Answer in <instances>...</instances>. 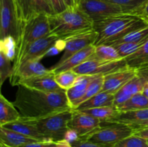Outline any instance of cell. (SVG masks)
Wrapping results in <instances>:
<instances>
[{"label":"cell","mask_w":148,"mask_h":147,"mask_svg":"<svg viewBox=\"0 0 148 147\" xmlns=\"http://www.w3.org/2000/svg\"><path fill=\"white\" fill-rule=\"evenodd\" d=\"M17 90L13 104L21 116L37 120L69 110H73L69 104L66 90L49 92L17 84Z\"/></svg>","instance_id":"1"},{"label":"cell","mask_w":148,"mask_h":147,"mask_svg":"<svg viewBox=\"0 0 148 147\" xmlns=\"http://www.w3.org/2000/svg\"><path fill=\"white\" fill-rule=\"evenodd\" d=\"M148 26V22L142 16L119 14L94 21L92 28L97 33L94 46L110 45L132 32Z\"/></svg>","instance_id":"2"},{"label":"cell","mask_w":148,"mask_h":147,"mask_svg":"<svg viewBox=\"0 0 148 147\" xmlns=\"http://www.w3.org/2000/svg\"><path fill=\"white\" fill-rule=\"evenodd\" d=\"M50 33L64 39L68 36L92 29V20L82 12L67 8L63 12L49 16Z\"/></svg>","instance_id":"3"},{"label":"cell","mask_w":148,"mask_h":147,"mask_svg":"<svg viewBox=\"0 0 148 147\" xmlns=\"http://www.w3.org/2000/svg\"><path fill=\"white\" fill-rule=\"evenodd\" d=\"M72 113L73 110H69L40 119L30 120L45 138L50 141H59L64 139L65 134L69 128Z\"/></svg>","instance_id":"4"},{"label":"cell","mask_w":148,"mask_h":147,"mask_svg":"<svg viewBox=\"0 0 148 147\" xmlns=\"http://www.w3.org/2000/svg\"><path fill=\"white\" fill-rule=\"evenodd\" d=\"M49 16L46 14H39L27 21L23 22L14 62L20 59L27 46L50 33Z\"/></svg>","instance_id":"5"},{"label":"cell","mask_w":148,"mask_h":147,"mask_svg":"<svg viewBox=\"0 0 148 147\" xmlns=\"http://www.w3.org/2000/svg\"><path fill=\"white\" fill-rule=\"evenodd\" d=\"M135 133L129 125L116 122H101L99 128L82 138L91 142L113 146L121 140Z\"/></svg>","instance_id":"6"},{"label":"cell","mask_w":148,"mask_h":147,"mask_svg":"<svg viewBox=\"0 0 148 147\" xmlns=\"http://www.w3.org/2000/svg\"><path fill=\"white\" fill-rule=\"evenodd\" d=\"M23 25L15 0H0V39L12 36L18 43Z\"/></svg>","instance_id":"7"},{"label":"cell","mask_w":148,"mask_h":147,"mask_svg":"<svg viewBox=\"0 0 148 147\" xmlns=\"http://www.w3.org/2000/svg\"><path fill=\"white\" fill-rule=\"evenodd\" d=\"M128 67L125 59L121 60L105 61L90 58L72 70L78 75L106 76L111 73Z\"/></svg>","instance_id":"8"},{"label":"cell","mask_w":148,"mask_h":147,"mask_svg":"<svg viewBox=\"0 0 148 147\" xmlns=\"http://www.w3.org/2000/svg\"><path fill=\"white\" fill-rule=\"evenodd\" d=\"M96 39L97 33L93 28L64 38L66 43V46L64 50V51L63 55L60 58V59L51 67L50 70H53L60 66L62 63H63L65 61L67 60L75 53L80 51L81 50L90 45L95 44Z\"/></svg>","instance_id":"9"},{"label":"cell","mask_w":148,"mask_h":147,"mask_svg":"<svg viewBox=\"0 0 148 147\" xmlns=\"http://www.w3.org/2000/svg\"><path fill=\"white\" fill-rule=\"evenodd\" d=\"M77 7L92 22L108 16L124 13L119 6L111 4L106 0H77Z\"/></svg>","instance_id":"10"},{"label":"cell","mask_w":148,"mask_h":147,"mask_svg":"<svg viewBox=\"0 0 148 147\" xmlns=\"http://www.w3.org/2000/svg\"><path fill=\"white\" fill-rule=\"evenodd\" d=\"M59 37L49 33L47 35L36 40L27 46L17 61L14 62V71L23 63L30 61H40L46 56L47 52L55 45Z\"/></svg>","instance_id":"11"},{"label":"cell","mask_w":148,"mask_h":147,"mask_svg":"<svg viewBox=\"0 0 148 147\" xmlns=\"http://www.w3.org/2000/svg\"><path fill=\"white\" fill-rule=\"evenodd\" d=\"M15 2L23 22L39 14H55L48 0H15Z\"/></svg>","instance_id":"12"},{"label":"cell","mask_w":148,"mask_h":147,"mask_svg":"<svg viewBox=\"0 0 148 147\" xmlns=\"http://www.w3.org/2000/svg\"><path fill=\"white\" fill-rule=\"evenodd\" d=\"M101 125L100 120L82 111L73 110L69 127L77 133L79 138H83L98 129Z\"/></svg>","instance_id":"13"},{"label":"cell","mask_w":148,"mask_h":147,"mask_svg":"<svg viewBox=\"0 0 148 147\" xmlns=\"http://www.w3.org/2000/svg\"><path fill=\"white\" fill-rule=\"evenodd\" d=\"M137 69L127 67L104 76L102 92L115 95L132 79L137 76Z\"/></svg>","instance_id":"14"},{"label":"cell","mask_w":148,"mask_h":147,"mask_svg":"<svg viewBox=\"0 0 148 147\" xmlns=\"http://www.w3.org/2000/svg\"><path fill=\"white\" fill-rule=\"evenodd\" d=\"M51 72L50 69H48L42 64L40 61H30L20 65L14 72L11 79V84L12 86L17 85L22 80L41 76Z\"/></svg>","instance_id":"15"},{"label":"cell","mask_w":148,"mask_h":147,"mask_svg":"<svg viewBox=\"0 0 148 147\" xmlns=\"http://www.w3.org/2000/svg\"><path fill=\"white\" fill-rule=\"evenodd\" d=\"M146 79L137 73V76L127 82L114 95V105L120 106L133 95L142 93L146 86Z\"/></svg>","instance_id":"16"},{"label":"cell","mask_w":148,"mask_h":147,"mask_svg":"<svg viewBox=\"0 0 148 147\" xmlns=\"http://www.w3.org/2000/svg\"><path fill=\"white\" fill-rule=\"evenodd\" d=\"M17 84H23L27 87L49 92H59L65 91L55 81V74L52 71L46 74L34 76L22 80Z\"/></svg>","instance_id":"17"},{"label":"cell","mask_w":148,"mask_h":147,"mask_svg":"<svg viewBox=\"0 0 148 147\" xmlns=\"http://www.w3.org/2000/svg\"><path fill=\"white\" fill-rule=\"evenodd\" d=\"M97 76L92 75H79L74 86L66 90V97L72 109L75 110L79 106V102L85 96L89 85Z\"/></svg>","instance_id":"18"},{"label":"cell","mask_w":148,"mask_h":147,"mask_svg":"<svg viewBox=\"0 0 148 147\" xmlns=\"http://www.w3.org/2000/svg\"><path fill=\"white\" fill-rule=\"evenodd\" d=\"M0 126L7 128V129L14 131L15 132L20 133L27 135V136L31 137V138L37 139L40 141H50V140H48L47 138H45L39 132L36 125L33 123L31 120L28 119V118H23L22 116L17 120L4 124V125H0Z\"/></svg>","instance_id":"19"},{"label":"cell","mask_w":148,"mask_h":147,"mask_svg":"<svg viewBox=\"0 0 148 147\" xmlns=\"http://www.w3.org/2000/svg\"><path fill=\"white\" fill-rule=\"evenodd\" d=\"M95 50V46L94 45H90V46L81 50L80 51L72 55L71 57H69L67 60L65 61L60 66L51 71H52L55 74H59L62 71L72 70L75 67L82 64V63L86 61L88 59H89L94 53Z\"/></svg>","instance_id":"20"},{"label":"cell","mask_w":148,"mask_h":147,"mask_svg":"<svg viewBox=\"0 0 148 147\" xmlns=\"http://www.w3.org/2000/svg\"><path fill=\"white\" fill-rule=\"evenodd\" d=\"M40 141L12 130L0 126V143L9 147H20L30 143Z\"/></svg>","instance_id":"21"},{"label":"cell","mask_w":148,"mask_h":147,"mask_svg":"<svg viewBox=\"0 0 148 147\" xmlns=\"http://www.w3.org/2000/svg\"><path fill=\"white\" fill-rule=\"evenodd\" d=\"M114 105V95L106 92H101L86 101L82 102L77 108V110L92 109V108L108 107Z\"/></svg>","instance_id":"22"},{"label":"cell","mask_w":148,"mask_h":147,"mask_svg":"<svg viewBox=\"0 0 148 147\" xmlns=\"http://www.w3.org/2000/svg\"><path fill=\"white\" fill-rule=\"evenodd\" d=\"M21 118V115L16 109L13 102L7 100L1 94L0 95V125L14 122Z\"/></svg>","instance_id":"23"},{"label":"cell","mask_w":148,"mask_h":147,"mask_svg":"<svg viewBox=\"0 0 148 147\" xmlns=\"http://www.w3.org/2000/svg\"><path fill=\"white\" fill-rule=\"evenodd\" d=\"M147 120H148V108L137 110L120 112L119 114L111 122H121V123L130 125Z\"/></svg>","instance_id":"24"},{"label":"cell","mask_w":148,"mask_h":147,"mask_svg":"<svg viewBox=\"0 0 148 147\" xmlns=\"http://www.w3.org/2000/svg\"><path fill=\"white\" fill-rule=\"evenodd\" d=\"M108 2L119 6L124 14L142 15L147 0H106Z\"/></svg>","instance_id":"25"},{"label":"cell","mask_w":148,"mask_h":147,"mask_svg":"<svg viewBox=\"0 0 148 147\" xmlns=\"http://www.w3.org/2000/svg\"><path fill=\"white\" fill-rule=\"evenodd\" d=\"M125 60L130 68L138 69L148 66V40L137 51L125 58Z\"/></svg>","instance_id":"26"},{"label":"cell","mask_w":148,"mask_h":147,"mask_svg":"<svg viewBox=\"0 0 148 147\" xmlns=\"http://www.w3.org/2000/svg\"><path fill=\"white\" fill-rule=\"evenodd\" d=\"M79 111H82L85 113L88 114V115L100 120L101 122H111L120 112L118 108L115 105L92 108V109L84 110Z\"/></svg>","instance_id":"27"},{"label":"cell","mask_w":148,"mask_h":147,"mask_svg":"<svg viewBox=\"0 0 148 147\" xmlns=\"http://www.w3.org/2000/svg\"><path fill=\"white\" fill-rule=\"evenodd\" d=\"M117 108L120 112L147 109L148 108V98L143 92L136 94Z\"/></svg>","instance_id":"28"},{"label":"cell","mask_w":148,"mask_h":147,"mask_svg":"<svg viewBox=\"0 0 148 147\" xmlns=\"http://www.w3.org/2000/svg\"><path fill=\"white\" fill-rule=\"evenodd\" d=\"M90 58L105 61H113L122 59L116 49L110 45H100L95 46V52Z\"/></svg>","instance_id":"29"},{"label":"cell","mask_w":148,"mask_h":147,"mask_svg":"<svg viewBox=\"0 0 148 147\" xmlns=\"http://www.w3.org/2000/svg\"><path fill=\"white\" fill-rule=\"evenodd\" d=\"M147 40H148V26L132 32L130 34L113 42L110 44V46L122 43H139V42H145Z\"/></svg>","instance_id":"30"},{"label":"cell","mask_w":148,"mask_h":147,"mask_svg":"<svg viewBox=\"0 0 148 147\" xmlns=\"http://www.w3.org/2000/svg\"><path fill=\"white\" fill-rule=\"evenodd\" d=\"M78 76L73 70L66 71L55 74V81L61 88L67 90L74 86Z\"/></svg>","instance_id":"31"},{"label":"cell","mask_w":148,"mask_h":147,"mask_svg":"<svg viewBox=\"0 0 148 147\" xmlns=\"http://www.w3.org/2000/svg\"><path fill=\"white\" fill-rule=\"evenodd\" d=\"M17 46V41L12 36L0 39V52L11 61L15 60Z\"/></svg>","instance_id":"32"},{"label":"cell","mask_w":148,"mask_h":147,"mask_svg":"<svg viewBox=\"0 0 148 147\" xmlns=\"http://www.w3.org/2000/svg\"><path fill=\"white\" fill-rule=\"evenodd\" d=\"M12 61L6 57L4 54L0 52V86L8 78H11L13 75L14 69L12 66Z\"/></svg>","instance_id":"33"},{"label":"cell","mask_w":148,"mask_h":147,"mask_svg":"<svg viewBox=\"0 0 148 147\" xmlns=\"http://www.w3.org/2000/svg\"><path fill=\"white\" fill-rule=\"evenodd\" d=\"M145 42L146 41L139 42V43H122L113 45L112 46H114L116 49L122 59H125L127 56H130L137 51L141 46H143L145 43Z\"/></svg>","instance_id":"34"},{"label":"cell","mask_w":148,"mask_h":147,"mask_svg":"<svg viewBox=\"0 0 148 147\" xmlns=\"http://www.w3.org/2000/svg\"><path fill=\"white\" fill-rule=\"evenodd\" d=\"M113 147H148V142L145 138L133 134L116 143Z\"/></svg>","instance_id":"35"},{"label":"cell","mask_w":148,"mask_h":147,"mask_svg":"<svg viewBox=\"0 0 148 147\" xmlns=\"http://www.w3.org/2000/svg\"><path fill=\"white\" fill-rule=\"evenodd\" d=\"M104 83V76H98L89 85L87 90L86 93H85V96L82 98L79 102V105L82 104V102L86 101L89 98L92 97L94 95H97L99 92H102L103 86ZM77 109V108H76Z\"/></svg>","instance_id":"36"},{"label":"cell","mask_w":148,"mask_h":147,"mask_svg":"<svg viewBox=\"0 0 148 147\" xmlns=\"http://www.w3.org/2000/svg\"><path fill=\"white\" fill-rule=\"evenodd\" d=\"M71 145L72 147H113L111 146L103 145V144L91 142V141L82 138H79L77 141L72 143Z\"/></svg>","instance_id":"37"},{"label":"cell","mask_w":148,"mask_h":147,"mask_svg":"<svg viewBox=\"0 0 148 147\" xmlns=\"http://www.w3.org/2000/svg\"><path fill=\"white\" fill-rule=\"evenodd\" d=\"M65 46H66L65 40L64 39H59L56 42L54 46L47 52V53L46 54V56H53V55L58 54L61 51L64 50Z\"/></svg>","instance_id":"38"},{"label":"cell","mask_w":148,"mask_h":147,"mask_svg":"<svg viewBox=\"0 0 148 147\" xmlns=\"http://www.w3.org/2000/svg\"><path fill=\"white\" fill-rule=\"evenodd\" d=\"M48 1L50 3L53 12H54V14L62 13L67 9L63 0H48Z\"/></svg>","instance_id":"39"},{"label":"cell","mask_w":148,"mask_h":147,"mask_svg":"<svg viewBox=\"0 0 148 147\" xmlns=\"http://www.w3.org/2000/svg\"><path fill=\"white\" fill-rule=\"evenodd\" d=\"M58 145V141H37V142L30 143L23 145L20 147H55Z\"/></svg>","instance_id":"40"},{"label":"cell","mask_w":148,"mask_h":147,"mask_svg":"<svg viewBox=\"0 0 148 147\" xmlns=\"http://www.w3.org/2000/svg\"><path fill=\"white\" fill-rule=\"evenodd\" d=\"M79 135H78L77 133L75 131V130L72 129V128H69L68 129V131H66V134L64 135V140H66V141H68L69 143L72 144L74 141H77V140L79 138Z\"/></svg>","instance_id":"41"},{"label":"cell","mask_w":148,"mask_h":147,"mask_svg":"<svg viewBox=\"0 0 148 147\" xmlns=\"http://www.w3.org/2000/svg\"><path fill=\"white\" fill-rule=\"evenodd\" d=\"M129 125L131 126L132 128L134 130V131H135L136 133L139 131H141V130L148 128V120H147L141 121V122H135V123L133 124H130V125Z\"/></svg>","instance_id":"42"},{"label":"cell","mask_w":148,"mask_h":147,"mask_svg":"<svg viewBox=\"0 0 148 147\" xmlns=\"http://www.w3.org/2000/svg\"><path fill=\"white\" fill-rule=\"evenodd\" d=\"M64 4H66V7L69 9L77 8V0H63Z\"/></svg>","instance_id":"43"},{"label":"cell","mask_w":148,"mask_h":147,"mask_svg":"<svg viewBox=\"0 0 148 147\" xmlns=\"http://www.w3.org/2000/svg\"><path fill=\"white\" fill-rule=\"evenodd\" d=\"M135 135H138V136L142 137L143 138H145V139H148V128L146 129L141 130V131H139L137 132H136Z\"/></svg>","instance_id":"44"},{"label":"cell","mask_w":148,"mask_h":147,"mask_svg":"<svg viewBox=\"0 0 148 147\" xmlns=\"http://www.w3.org/2000/svg\"><path fill=\"white\" fill-rule=\"evenodd\" d=\"M55 147H72L70 143L66 141V140H62L58 141V145Z\"/></svg>","instance_id":"45"},{"label":"cell","mask_w":148,"mask_h":147,"mask_svg":"<svg viewBox=\"0 0 148 147\" xmlns=\"http://www.w3.org/2000/svg\"><path fill=\"white\" fill-rule=\"evenodd\" d=\"M141 16L148 22V0L147 1V2H146L144 10H143Z\"/></svg>","instance_id":"46"},{"label":"cell","mask_w":148,"mask_h":147,"mask_svg":"<svg viewBox=\"0 0 148 147\" xmlns=\"http://www.w3.org/2000/svg\"><path fill=\"white\" fill-rule=\"evenodd\" d=\"M143 93L148 98V86H147V85H146L144 89H143Z\"/></svg>","instance_id":"47"},{"label":"cell","mask_w":148,"mask_h":147,"mask_svg":"<svg viewBox=\"0 0 148 147\" xmlns=\"http://www.w3.org/2000/svg\"><path fill=\"white\" fill-rule=\"evenodd\" d=\"M0 147H9V146H6V145H4V144L0 143Z\"/></svg>","instance_id":"48"},{"label":"cell","mask_w":148,"mask_h":147,"mask_svg":"<svg viewBox=\"0 0 148 147\" xmlns=\"http://www.w3.org/2000/svg\"><path fill=\"white\" fill-rule=\"evenodd\" d=\"M147 142H148V139H147Z\"/></svg>","instance_id":"49"}]
</instances>
